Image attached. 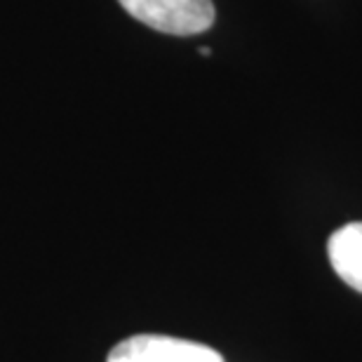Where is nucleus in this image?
I'll list each match as a JSON object with an SVG mask.
<instances>
[{"label":"nucleus","instance_id":"1","mask_svg":"<svg viewBox=\"0 0 362 362\" xmlns=\"http://www.w3.org/2000/svg\"><path fill=\"white\" fill-rule=\"evenodd\" d=\"M129 17L170 35H198L214 24L212 0H118Z\"/></svg>","mask_w":362,"mask_h":362},{"label":"nucleus","instance_id":"2","mask_svg":"<svg viewBox=\"0 0 362 362\" xmlns=\"http://www.w3.org/2000/svg\"><path fill=\"white\" fill-rule=\"evenodd\" d=\"M106 362H223L209 346L163 334H136L115 346Z\"/></svg>","mask_w":362,"mask_h":362},{"label":"nucleus","instance_id":"4","mask_svg":"<svg viewBox=\"0 0 362 362\" xmlns=\"http://www.w3.org/2000/svg\"><path fill=\"white\" fill-rule=\"evenodd\" d=\"M200 54L207 57V54H212V49H209V47H200Z\"/></svg>","mask_w":362,"mask_h":362},{"label":"nucleus","instance_id":"3","mask_svg":"<svg viewBox=\"0 0 362 362\" xmlns=\"http://www.w3.org/2000/svg\"><path fill=\"white\" fill-rule=\"evenodd\" d=\"M327 257L339 278L362 294V221L346 223L329 235Z\"/></svg>","mask_w":362,"mask_h":362}]
</instances>
